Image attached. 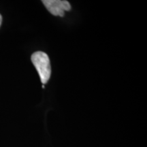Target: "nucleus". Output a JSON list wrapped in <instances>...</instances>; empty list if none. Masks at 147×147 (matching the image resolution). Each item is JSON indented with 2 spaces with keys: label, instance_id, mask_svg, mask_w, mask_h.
I'll return each mask as SVG.
<instances>
[{
  "label": "nucleus",
  "instance_id": "obj_1",
  "mask_svg": "<svg viewBox=\"0 0 147 147\" xmlns=\"http://www.w3.org/2000/svg\"><path fill=\"white\" fill-rule=\"evenodd\" d=\"M32 61L39 74L42 84L47 83L51 74L50 59L48 55L42 51H37L32 54Z\"/></svg>",
  "mask_w": 147,
  "mask_h": 147
},
{
  "label": "nucleus",
  "instance_id": "obj_2",
  "mask_svg": "<svg viewBox=\"0 0 147 147\" xmlns=\"http://www.w3.org/2000/svg\"><path fill=\"white\" fill-rule=\"evenodd\" d=\"M44 5L53 15L63 16L65 11L71 10V5L67 1L61 0H43Z\"/></svg>",
  "mask_w": 147,
  "mask_h": 147
},
{
  "label": "nucleus",
  "instance_id": "obj_3",
  "mask_svg": "<svg viewBox=\"0 0 147 147\" xmlns=\"http://www.w3.org/2000/svg\"><path fill=\"white\" fill-rule=\"evenodd\" d=\"M1 22H2V16L0 14V26H1Z\"/></svg>",
  "mask_w": 147,
  "mask_h": 147
}]
</instances>
